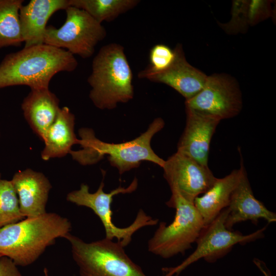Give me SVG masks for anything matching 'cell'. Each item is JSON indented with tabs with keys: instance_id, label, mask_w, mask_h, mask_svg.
Listing matches in <instances>:
<instances>
[{
	"instance_id": "cell-1",
	"label": "cell",
	"mask_w": 276,
	"mask_h": 276,
	"mask_svg": "<svg viewBox=\"0 0 276 276\" xmlns=\"http://www.w3.org/2000/svg\"><path fill=\"white\" fill-rule=\"evenodd\" d=\"M74 55L46 44L24 47L6 55L0 63V89L26 85L31 89L48 88L52 78L77 67Z\"/></svg>"
},
{
	"instance_id": "cell-2",
	"label": "cell",
	"mask_w": 276,
	"mask_h": 276,
	"mask_svg": "<svg viewBox=\"0 0 276 276\" xmlns=\"http://www.w3.org/2000/svg\"><path fill=\"white\" fill-rule=\"evenodd\" d=\"M71 228L67 218L55 213L27 217L0 229V255L17 266H29L56 239L64 238Z\"/></svg>"
},
{
	"instance_id": "cell-3",
	"label": "cell",
	"mask_w": 276,
	"mask_h": 276,
	"mask_svg": "<svg viewBox=\"0 0 276 276\" xmlns=\"http://www.w3.org/2000/svg\"><path fill=\"white\" fill-rule=\"evenodd\" d=\"M165 126L161 118L155 119L147 130L132 140L120 143H110L100 140L93 130L81 128L79 130V144L82 149L71 150L73 158L82 165L98 163L106 155L111 166L120 175L140 166L142 161L152 162L161 168L165 160L159 157L151 146L153 136Z\"/></svg>"
},
{
	"instance_id": "cell-4",
	"label": "cell",
	"mask_w": 276,
	"mask_h": 276,
	"mask_svg": "<svg viewBox=\"0 0 276 276\" xmlns=\"http://www.w3.org/2000/svg\"><path fill=\"white\" fill-rule=\"evenodd\" d=\"M132 77L124 47L117 43L104 45L92 61L89 97L99 109H114L133 99Z\"/></svg>"
},
{
	"instance_id": "cell-5",
	"label": "cell",
	"mask_w": 276,
	"mask_h": 276,
	"mask_svg": "<svg viewBox=\"0 0 276 276\" xmlns=\"http://www.w3.org/2000/svg\"><path fill=\"white\" fill-rule=\"evenodd\" d=\"M166 205L175 209L174 220L169 224H159L148 243V250L164 259L183 254L196 242L204 227L203 219L194 202L181 196L175 190Z\"/></svg>"
},
{
	"instance_id": "cell-6",
	"label": "cell",
	"mask_w": 276,
	"mask_h": 276,
	"mask_svg": "<svg viewBox=\"0 0 276 276\" xmlns=\"http://www.w3.org/2000/svg\"><path fill=\"white\" fill-rule=\"evenodd\" d=\"M64 238L70 243L80 276H148L118 241L105 238L87 243L70 233Z\"/></svg>"
},
{
	"instance_id": "cell-7",
	"label": "cell",
	"mask_w": 276,
	"mask_h": 276,
	"mask_svg": "<svg viewBox=\"0 0 276 276\" xmlns=\"http://www.w3.org/2000/svg\"><path fill=\"white\" fill-rule=\"evenodd\" d=\"M104 183L101 181L98 190L91 193L89 187L84 183L80 186L79 190L67 194L66 200L78 206L90 209L101 221L105 232V238L112 240L116 238L124 247L127 246L132 240V235L139 229L146 226H153L158 223V219L152 218L140 209L134 221L128 226L118 227L112 221L111 204L113 197L119 194L131 193L136 190L138 181L135 177L127 187H119L110 193L103 191Z\"/></svg>"
},
{
	"instance_id": "cell-8",
	"label": "cell",
	"mask_w": 276,
	"mask_h": 276,
	"mask_svg": "<svg viewBox=\"0 0 276 276\" xmlns=\"http://www.w3.org/2000/svg\"><path fill=\"white\" fill-rule=\"evenodd\" d=\"M65 10L64 23L58 29L47 26L43 43L84 59L90 57L97 44L106 36V29L83 10L70 6Z\"/></svg>"
},
{
	"instance_id": "cell-9",
	"label": "cell",
	"mask_w": 276,
	"mask_h": 276,
	"mask_svg": "<svg viewBox=\"0 0 276 276\" xmlns=\"http://www.w3.org/2000/svg\"><path fill=\"white\" fill-rule=\"evenodd\" d=\"M228 213L227 208L223 209L213 221L202 228L195 242L197 243L195 250L177 266L164 268L165 276L178 274L201 259L208 262H214L228 253L235 245H243L264 236L266 226L247 235L227 229L225 222Z\"/></svg>"
},
{
	"instance_id": "cell-10",
	"label": "cell",
	"mask_w": 276,
	"mask_h": 276,
	"mask_svg": "<svg viewBox=\"0 0 276 276\" xmlns=\"http://www.w3.org/2000/svg\"><path fill=\"white\" fill-rule=\"evenodd\" d=\"M185 106L220 121L229 119L238 115L242 109L241 92L233 78L215 74L208 76L202 88L186 100Z\"/></svg>"
},
{
	"instance_id": "cell-11",
	"label": "cell",
	"mask_w": 276,
	"mask_h": 276,
	"mask_svg": "<svg viewBox=\"0 0 276 276\" xmlns=\"http://www.w3.org/2000/svg\"><path fill=\"white\" fill-rule=\"evenodd\" d=\"M162 168L170 190H175L192 202L205 193L217 178L209 167L177 151L165 160Z\"/></svg>"
},
{
	"instance_id": "cell-12",
	"label": "cell",
	"mask_w": 276,
	"mask_h": 276,
	"mask_svg": "<svg viewBox=\"0 0 276 276\" xmlns=\"http://www.w3.org/2000/svg\"><path fill=\"white\" fill-rule=\"evenodd\" d=\"M174 50V60L168 68L156 71L148 66L138 73L137 77L166 84L188 100L202 88L208 76L187 61L181 44L178 43Z\"/></svg>"
},
{
	"instance_id": "cell-13",
	"label": "cell",
	"mask_w": 276,
	"mask_h": 276,
	"mask_svg": "<svg viewBox=\"0 0 276 276\" xmlns=\"http://www.w3.org/2000/svg\"><path fill=\"white\" fill-rule=\"evenodd\" d=\"M186 124L177 144V151L209 167L211 139L221 121L211 116L186 108Z\"/></svg>"
},
{
	"instance_id": "cell-14",
	"label": "cell",
	"mask_w": 276,
	"mask_h": 276,
	"mask_svg": "<svg viewBox=\"0 0 276 276\" xmlns=\"http://www.w3.org/2000/svg\"><path fill=\"white\" fill-rule=\"evenodd\" d=\"M227 208L228 213L225 225L229 230H233L236 224L246 221H251L256 225L260 219L269 223L276 221L275 213L255 197L244 166Z\"/></svg>"
},
{
	"instance_id": "cell-15",
	"label": "cell",
	"mask_w": 276,
	"mask_h": 276,
	"mask_svg": "<svg viewBox=\"0 0 276 276\" xmlns=\"http://www.w3.org/2000/svg\"><path fill=\"white\" fill-rule=\"evenodd\" d=\"M11 181L24 217H36L47 212L45 206L52 185L43 173L27 169L15 173Z\"/></svg>"
},
{
	"instance_id": "cell-16",
	"label": "cell",
	"mask_w": 276,
	"mask_h": 276,
	"mask_svg": "<svg viewBox=\"0 0 276 276\" xmlns=\"http://www.w3.org/2000/svg\"><path fill=\"white\" fill-rule=\"evenodd\" d=\"M70 6V0H31L22 5L19 10V19L24 47L44 44L50 17L55 12Z\"/></svg>"
},
{
	"instance_id": "cell-17",
	"label": "cell",
	"mask_w": 276,
	"mask_h": 276,
	"mask_svg": "<svg viewBox=\"0 0 276 276\" xmlns=\"http://www.w3.org/2000/svg\"><path fill=\"white\" fill-rule=\"evenodd\" d=\"M21 109L31 128L42 140L60 108L58 98L48 88L31 89L23 100Z\"/></svg>"
},
{
	"instance_id": "cell-18",
	"label": "cell",
	"mask_w": 276,
	"mask_h": 276,
	"mask_svg": "<svg viewBox=\"0 0 276 276\" xmlns=\"http://www.w3.org/2000/svg\"><path fill=\"white\" fill-rule=\"evenodd\" d=\"M243 167L242 160L239 169L232 171L224 177L217 178L205 193L194 199V204L203 219L204 226L210 223L223 209L228 207Z\"/></svg>"
},
{
	"instance_id": "cell-19",
	"label": "cell",
	"mask_w": 276,
	"mask_h": 276,
	"mask_svg": "<svg viewBox=\"0 0 276 276\" xmlns=\"http://www.w3.org/2000/svg\"><path fill=\"white\" fill-rule=\"evenodd\" d=\"M75 119L67 107L60 109L42 140L45 145L41 153L43 160L64 156L70 153L74 145L79 144L74 132Z\"/></svg>"
},
{
	"instance_id": "cell-20",
	"label": "cell",
	"mask_w": 276,
	"mask_h": 276,
	"mask_svg": "<svg viewBox=\"0 0 276 276\" xmlns=\"http://www.w3.org/2000/svg\"><path fill=\"white\" fill-rule=\"evenodd\" d=\"M23 0H0V49L23 42L19 10Z\"/></svg>"
},
{
	"instance_id": "cell-21",
	"label": "cell",
	"mask_w": 276,
	"mask_h": 276,
	"mask_svg": "<svg viewBox=\"0 0 276 276\" xmlns=\"http://www.w3.org/2000/svg\"><path fill=\"white\" fill-rule=\"evenodd\" d=\"M70 6L83 10L98 22L111 21L135 7L138 0H70Z\"/></svg>"
},
{
	"instance_id": "cell-22",
	"label": "cell",
	"mask_w": 276,
	"mask_h": 276,
	"mask_svg": "<svg viewBox=\"0 0 276 276\" xmlns=\"http://www.w3.org/2000/svg\"><path fill=\"white\" fill-rule=\"evenodd\" d=\"M25 217L21 214L18 197L11 180H0V229L17 222Z\"/></svg>"
},
{
	"instance_id": "cell-23",
	"label": "cell",
	"mask_w": 276,
	"mask_h": 276,
	"mask_svg": "<svg viewBox=\"0 0 276 276\" xmlns=\"http://www.w3.org/2000/svg\"><path fill=\"white\" fill-rule=\"evenodd\" d=\"M175 57L174 50L164 44H157L150 50V65L152 70L160 71L168 68L173 62Z\"/></svg>"
},
{
	"instance_id": "cell-24",
	"label": "cell",
	"mask_w": 276,
	"mask_h": 276,
	"mask_svg": "<svg viewBox=\"0 0 276 276\" xmlns=\"http://www.w3.org/2000/svg\"><path fill=\"white\" fill-rule=\"evenodd\" d=\"M14 262L6 257L0 258V276H22Z\"/></svg>"
},
{
	"instance_id": "cell-25",
	"label": "cell",
	"mask_w": 276,
	"mask_h": 276,
	"mask_svg": "<svg viewBox=\"0 0 276 276\" xmlns=\"http://www.w3.org/2000/svg\"><path fill=\"white\" fill-rule=\"evenodd\" d=\"M253 262L264 276H272L270 270L263 261L257 258H255Z\"/></svg>"
},
{
	"instance_id": "cell-26",
	"label": "cell",
	"mask_w": 276,
	"mask_h": 276,
	"mask_svg": "<svg viewBox=\"0 0 276 276\" xmlns=\"http://www.w3.org/2000/svg\"><path fill=\"white\" fill-rule=\"evenodd\" d=\"M1 179V174L0 173V180Z\"/></svg>"
},
{
	"instance_id": "cell-27",
	"label": "cell",
	"mask_w": 276,
	"mask_h": 276,
	"mask_svg": "<svg viewBox=\"0 0 276 276\" xmlns=\"http://www.w3.org/2000/svg\"><path fill=\"white\" fill-rule=\"evenodd\" d=\"M1 257H2V256L0 255V258H1Z\"/></svg>"
}]
</instances>
